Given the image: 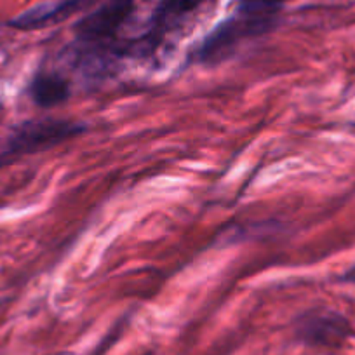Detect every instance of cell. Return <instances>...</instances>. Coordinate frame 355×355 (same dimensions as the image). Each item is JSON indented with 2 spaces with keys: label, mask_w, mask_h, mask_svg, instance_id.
<instances>
[{
  "label": "cell",
  "mask_w": 355,
  "mask_h": 355,
  "mask_svg": "<svg viewBox=\"0 0 355 355\" xmlns=\"http://www.w3.org/2000/svg\"><path fill=\"white\" fill-rule=\"evenodd\" d=\"M84 132V125L75 124L71 121H35L25 122L9 139L2 159L23 155V153H33L39 150L51 148L67 139L75 138Z\"/></svg>",
  "instance_id": "1"
},
{
  "label": "cell",
  "mask_w": 355,
  "mask_h": 355,
  "mask_svg": "<svg viewBox=\"0 0 355 355\" xmlns=\"http://www.w3.org/2000/svg\"><path fill=\"white\" fill-rule=\"evenodd\" d=\"M132 11V0H108L75 25L77 39L89 46H101L117 35Z\"/></svg>",
  "instance_id": "2"
},
{
  "label": "cell",
  "mask_w": 355,
  "mask_h": 355,
  "mask_svg": "<svg viewBox=\"0 0 355 355\" xmlns=\"http://www.w3.org/2000/svg\"><path fill=\"white\" fill-rule=\"evenodd\" d=\"M350 322L343 315L329 310L310 312L300 319L298 334L312 345L338 347L350 336Z\"/></svg>",
  "instance_id": "3"
},
{
  "label": "cell",
  "mask_w": 355,
  "mask_h": 355,
  "mask_svg": "<svg viewBox=\"0 0 355 355\" xmlns=\"http://www.w3.org/2000/svg\"><path fill=\"white\" fill-rule=\"evenodd\" d=\"M204 2L206 0H160L159 8L155 9V15H153L148 33L143 35L141 40L135 44V49L141 47L143 53H152L162 42L164 35L174 25H178V21H182L190 12L197 11Z\"/></svg>",
  "instance_id": "4"
},
{
  "label": "cell",
  "mask_w": 355,
  "mask_h": 355,
  "mask_svg": "<svg viewBox=\"0 0 355 355\" xmlns=\"http://www.w3.org/2000/svg\"><path fill=\"white\" fill-rule=\"evenodd\" d=\"M286 0H239L237 15L232 21L237 25L244 39L270 32Z\"/></svg>",
  "instance_id": "5"
},
{
  "label": "cell",
  "mask_w": 355,
  "mask_h": 355,
  "mask_svg": "<svg viewBox=\"0 0 355 355\" xmlns=\"http://www.w3.org/2000/svg\"><path fill=\"white\" fill-rule=\"evenodd\" d=\"M96 2L98 0H56V2H49V4H40L12 19L11 26L21 30H33L56 25V23L68 19L70 16L93 8Z\"/></svg>",
  "instance_id": "6"
},
{
  "label": "cell",
  "mask_w": 355,
  "mask_h": 355,
  "mask_svg": "<svg viewBox=\"0 0 355 355\" xmlns=\"http://www.w3.org/2000/svg\"><path fill=\"white\" fill-rule=\"evenodd\" d=\"M30 96L39 107L53 108L68 100L70 82L56 71H40L30 84Z\"/></svg>",
  "instance_id": "7"
}]
</instances>
